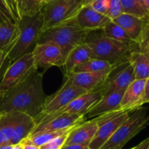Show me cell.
Here are the masks:
<instances>
[{
	"label": "cell",
	"instance_id": "obj_1",
	"mask_svg": "<svg viewBox=\"0 0 149 149\" xmlns=\"http://www.w3.org/2000/svg\"><path fill=\"white\" fill-rule=\"evenodd\" d=\"M43 74L38 70L0 99V112H21L35 117L43 109L47 99L42 85Z\"/></svg>",
	"mask_w": 149,
	"mask_h": 149
},
{
	"label": "cell",
	"instance_id": "obj_2",
	"mask_svg": "<svg viewBox=\"0 0 149 149\" xmlns=\"http://www.w3.org/2000/svg\"><path fill=\"white\" fill-rule=\"evenodd\" d=\"M85 42L92 51V58L117 64L129 59L134 51H139L137 42L125 43L106 37L101 29L91 30L87 33Z\"/></svg>",
	"mask_w": 149,
	"mask_h": 149
},
{
	"label": "cell",
	"instance_id": "obj_3",
	"mask_svg": "<svg viewBox=\"0 0 149 149\" xmlns=\"http://www.w3.org/2000/svg\"><path fill=\"white\" fill-rule=\"evenodd\" d=\"M19 32L14 42L5 49L9 64L31 53L38 42L43 25L42 11L33 16H22L18 21Z\"/></svg>",
	"mask_w": 149,
	"mask_h": 149
},
{
	"label": "cell",
	"instance_id": "obj_4",
	"mask_svg": "<svg viewBox=\"0 0 149 149\" xmlns=\"http://www.w3.org/2000/svg\"><path fill=\"white\" fill-rule=\"evenodd\" d=\"M89 32L79 27L74 19L41 32L37 44L46 42H55L61 49L65 61L68 54L75 47L85 42Z\"/></svg>",
	"mask_w": 149,
	"mask_h": 149
},
{
	"label": "cell",
	"instance_id": "obj_5",
	"mask_svg": "<svg viewBox=\"0 0 149 149\" xmlns=\"http://www.w3.org/2000/svg\"><path fill=\"white\" fill-rule=\"evenodd\" d=\"M148 122L147 108L140 107L133 111L100 149H122L128 141L146 127Z\"/></svg>",
	"mask_w": 149,
	"mask_h": 149
},
{
	"label": "cell",
	"instance_id": "obj_6",
	"mask_svg": "<svg viewBox=\"0 0 149 149\" xmlns=\"http://www.w3.org/2000/svg\"><path fill=\"white\" fill-rule=\"evenodd\" d=\"M86 0H51L43 10L42 32L75 19Z\"/></svg>",
	"mask_w": 149,
	"mask_h": 149
},
{
	"label": "cell",
	"instance_id": "obj_7",
	"mask_svg": "<svg viewBox=\"0 0 149 149\" xmlns=\"http://www.w3.org/2000/svg\"><path fill=\"white\" fill-rule=\"evenodd\" d=\"M38 70L34 65L32 53L26 54L8 64L0 80V99L10 90L24 81Z\"/></svg>",
	"mask_w": 149,
	"mask_h": 149
},
{
	"label": "cell",
	"instance_id": "obj_8",
	"mask_svg": "<svg viewBox=\"0 0 149 149\" xmlns=\"http://www.w3.org/2000/svg\"><path fill=\"white\" fill-rule=\"evenodd\" d=\"M135 80L133 65L130 59H128L115 64L106 81L94 90L99 91L102 96H104L113 92L125 91Z\"/></svg>",
	"mask_w": 149,
	"mask_h": 149
},
{
	"label": "cell",
	"instance_id": "obj_9",
	"mask_svg": "<svg viewBox=\"0 0 149 149\" xmlns=\"http://www.w3.org/2000/svg\"><path fill=\"white\" fill-rule=\"evenodd\" d=\"M86 92L88 91L74 84L71 77L67 76L62 86L53 94L47 96L42 111L36 116H43L53 113Z\"/></svg>",
	"mask_w": 149,
	"mask_h": 149
},
{
	"label": "cell",
	"instance_id": "obj_10",
	"mask_svg": "<svg viewBox=\"0 0 149 149\" xmlns=\"http://www.w3.org/2000/svg\"><path fill=\"white\" fill-rule=\"evenodd\" d=\"M102 94L97 90H93L86 92L71 101L66 106L59 110L43 116H35L33 120L36 125L42 124L61 114H84L93 105L102 98Z\"/></svg>",
	"mask_w": 149,
	"mask_h": 149
},
{
	"label": "cell",
	"instance_id": "obj_11",
	"mask_svg": "<svg viewBox=\"0 0 149 149\" xmlns=\"http://www.w3.org/2000/svg\"><path fill=\"white\" fill-rule=\"evenodd\" d=\"M31 53L33 63L37 69L41 67L44 70H47L54 66L63 67L64 64L61 49L53 42L36 44Z\"/></svg>",
	"mask_w": 149,
	"mask_h": 149
},
{
	"label": "cell",
	"instance_id": "obj_12",
	"mask_svg": "<svg viewBox=\"0 0 149 149\" xmlns=\"http://www.w3.org/2000/svg\"><path fill=\"white\" fill-rule=\"evenodd\" d=\"M85 121L84 114H61L46 122L35 126L29 137L46 131L68 129Z\"/></svg>",
	"mask_w": 149,
	"mask_h": 149
},
{
	"label": "cell",
	"instance_id": "obj_13",
	"mask_svg": "<svg viewBox=\"0 0 149 149\" xmlns=\"http://www.w3.org/2000/svg\"><path fill=\"white\" fill-rule=\"evenodd\" d=\"M129 116L130 112L124 111L119 115L99 124L97 132L89 145V147L91 149H100Z\"/></svg>",
	"mask_w": 149,
	"mask_h": 149
},
{
	"label": "cell",
	"instance_id": "obj_14",
	"mask_svg": "<svg viewBox=\"0 0 149 149\" xmlns=\"http://www.w3.org/2000/svg\"><path fill=\"white\" fill-rule=\"evenodd\" d=\"M146 79L135 80L129 85L125 91L118 110L133 112L140 107H142L143 96L145 89Z\"/></svg>",
	"mask_w": 149,
	"mask_h": 149
},
{
	"label": "cell",
	"instance_id": "obj_15",
	"mask_svg": "<svg viewBox=\"0 0 149 149\" xmlns=\"http://www.w3.org/2000/svg\"><path fill=\"white\" fill-rule=\"evenodd\" d=\"M98 129V124L95 118L87 120L76 126L68 134L64 145H89L94 138Z\"/></svg>",
	"mask_w": 149,
	"mask_h": 149
},
{
	"label": "cell",
	"instance_id": "obj_16",
	"mask_svg": "<svg viewBox=\"0 0 149 149\" xmlns=\"http://www.w3.org/2000/svg\"><path fill=\"white\" fill-rule=\"evenodd\" d=\"M124 92L125 91L113 92L102 96L101 99H99L84 113V118L86 121L116 110H118Z\"/></svg>",
	"mask_w": 149,
	"mask_h": 149
},
{
	"label": "cell",
	"instance_id": "obj_17",
	"mask_svg": "<svg viewBox=\"0 0 149 149\" xmlns=\"http://www.w3.org/2000/svg\"><path fill=\"white\" fill-rule=\"evenodd\" d=\"M75 20L81 29L91 31L103 29L112 20L105 15L97 13L89 6H84L77 14Z\"/></svg>",
	"mask_w": 149,
	"mask_h": 149
},
{
	"label": "cell",
	"instance_id": "obj_18",
	"mask_svg": "<svg viewBox=\"0 0 149 149\" xmlns=\"http://www.w3.org/2000/svg\"><path fill=\"white\" fill-rule=\"evenodd\" d=\"M113 66L109 70L104 71L97 72H72L68 76L71 77L73 83L76 86L86 91H91L106 81Z\"/></svg>",
	"mask_w": 149,
	"mask_h": 149
},
{
	"label": "cell",
	"instance_id": "obj_19",
	"mask_svg": "<svg viewBox=\"0 0 149 149\" xmlns=\"http://www.w3.org/2000/svg\"><path fill=\"white\" fill-rule=\"evenodd\" d=\"M91 58H93L91 48L86 42L75 47L68 54L63 65L65 77L71 74L76 67Z\"/></svg>",
	"mask_w": 149,
	"mask_h": 149
},
{
	"label": "cell",
	"instance_id": "obj_20",
	"mask_svg": "<svg viewBox=\"0 0 149 149\" xmlns=\"http://www.w3.org/2000/svg\"><path fill=\"white\" fill-rule=\"evenodd\" d=\"M148 18H143L132 15L122 13L112 20L120 26L134 42H137Z\"/></svg>",
	"mask_w": 149,
	"mask_h": 149
},
{
	"label": "cell",
	"instance_id": "obj_21",
	"mask_svg": "<svg viewBox=\"0 0 149 149\" xmlns=\"http://www.w3.org/2000/svg\"><path fill=\"white\" fill-rule=\"evenodd\" d=\"M20 113L17 111L0 112V146L10 144L13 129Z\"/></svg>",
	"mask_w": 149,
	"mask_h": 149
},
{
	"label": "cell",
	"instance_id": "obj_22",
	"mask_svg": "<svg viewBox=\"0 0 149 149\" xmlns=\"http://www.w3.org/2000/svg\"><path fill=\"white\" fill-rule=\"evenodd\" d=\"M36 126L33 117L21 112L13 129L10 144L20 143L23 139L27 138Z\"/></svg>",
	"mask_w": 149,
	"mask_h": 149
},
{
	"label": "cell",
	"instance_id": "obj_23",
	"mask_svg": "<svg viewBox=\"0 0 149 149\" xmlns=\"http://www.w3.org/2000/svg\"><path fill=\"white\" fill-rule=\"evenodd\" d=\"M134 67L135 80L148 79L149 77V58L146 53L134 51L129 58Z\"/></svg>",
	"mask_w": 149,
	"mask_h": 149
},
{
	"label": "cell",
	"instance_id": "obj_24",
	"mask_svg": "<svg viewBox=\"0 0 149 149\" xmlns=\"http://www.w3.org/2000/svg\"><path fill=\"white\" fill-rule=\"evenodd\" d=\"M19 32L18 23L10 21L0 23V49L5 50L14 42Z\"/></svg>",
	"mask_w": 149,
	"mask_h": 149
},
{
	"label": "cell",
	"instance_id": "obj_25",
	"mask_svg": "<svg viewBox=\"0 0 149 149\" xmlns=\"http://www.w3.org/2000/svg\"><path fill=\"white\" fill-rule=\"evenodd\" d=\"M20 19L17 0H0V23H17Z\"/></svg>",
	"mask_w": 149,
	"mask_h": 149
},
{
	"label": "cell",
	"instance_id": "obj_26",
	"mask_svg": "<svg viewBox=\"0 0 149 149\" xmlns=\"http://www.w3.org/2000/svg\"><path fill=\"white\" fill-rule=\"evenodd\" d=\"M51 0H17L20 17L33 16L43 10Z\"/></svg>",
	"mask_w": 149,
	"mask_h": 149
},
{
	"label": "cell",
	"instance_id": "obj_27",
	"mask_svg": "<svg viewBox=\"0 0 149 149\" xmlns=\"http://www.w3.org/2000/svg\"><path fill=\"white\" fill-rule=\"evenodd\" d=\"M102 31L106 37L115 40L125 42V43L134 42V41L130 37L126 32L120 26L114 23L113 20H111L109 23H108L102 29Z\"/></svg>",
	"mask_w": 149,
	"mask_h": 149
},
{
	"label": "cell",
	"instance_id": "obj_28",
	"mask_svg": "<svg viewBox=\"0 0 149 149\" xmlns=\"http://www.w3.org/2000/svg\"><path fill=\"white\" fill-rule=\"evenodd\" d=\"M113 65L103 60L91 58L76 67L73 72H97L109 70Z\"/></svg>",
	"mask_w": 149,
	"mask_h": 149
},
{
	"label": "cell",
	"instance_id": "obj_29",
	"mask_svg": "<svg viewBox=\"0 0 149 149\" xmlns=\"http://www.w3.org/2000/svg\"><path fill=\"white\" fill-rule=\"evenodd\" d=\"M123 13L132 15L137 17L148 18L149 13L136 0H120Z\"/></svg>",
	"mask_w": 149,
	"mask_h": 149
},
{
	"label": "cell",
	"instance_id": "obj_30",
	"mask_svg": "<svg viewBox=\"0 0 149 149\" xmlns=\"http://www.w3.org/2000/svg\"><path fill=\"white\" fill-rule=\"evenodd\" d=\"M137 43L138 45L140 52L146 53L149 51V18L147 19L143 28Z\"/></svg>",
	"mask_w": 149,
	"mask_h": 149
},
{
	"label": "cell",
	"instance_id": "obj_31",
	"mask_svg": "<svg viewBox=\"0 0 149 149\" xmlns=\"http://www.w3.org/2000/svg\"><path fill=\"white\" fill-rule=\"evenodd\" d=\"M122 13H123V10H122L120 0H107L106 16L113 20Z\"/></svg>",
	"mask_w": 149,
	"mask_h": 149
},
{
	"label": "cell",
	"instance_id": "obj_32",
	"mask_svg": "<svg viewBox=\"0 0 149 149\" xmlns=\"http://www.w3.org/2000/svg\"><path fill=\"white\" fill-rule=\"evenodd\" d=\"M85 6H89L97 13L106 15L107 0H86Z\"/></svg>",
	"mask_w": 149,
	"mask_h": 149
},
{
	"label": "cell",
	"instance_id": "obj_33",
	"mask_svg": "<svg viewBox=\"0 0 149 149\" xmlns=\"http://www.w3.org/2000/svg\"><path fill=\"white\" fill-rule=\"evenodd\" d=\"M68 131V132H65V133H64V134H61V135L58 136V137H57L56 138L53 139V140H51V141L49 142V143H46V144L61 149V148H62L63 146L64 145V144H65V141H66L67 137H68V134H69L70 131Z\"/></svg>",
	"mask_w": 149,
	"mask_h": 149
},
{
	"label": "cell",
	"instance_id": "obj_34",
	"mask_svg": "<svg viewBox=\"0 0 149 149\" xmlns=\"http://www.w3.org/2000/svg\"><path fill=\"white\" fill-rule=\"evenodd\" d=\"M9 62L7 58V52L5 50L0 49V80L4 74Z\"/></svg>",
	"mask_w": 149,
	"mask_h": 149
},
{
	"label": "cell",
	"instance_id": "obj_35",
	"mask_svg": "<svg viewBox=\"0 0 149 149\" xmlns=\"http://www.w3.org/2000/svg\"><path fill=\"white\" fill-rule=\"evenodd\" d=\"M23 146V149H40V147L32 143L29 138H25L20 142Z\"/></svg>",
	"mask_w": 149,
	"mask_h": 149
},
{
	"label": "cell",
	"instance_id": "obj_36",
	"mask_svg": "<svg viewBox=\"0 0 149 149\" xmlns=\"http://www.w3.org/2000/svg\"><path fill=\"white\" fill-rule=\"evenodd\" d=\"M149 103V77L146 79V82L145 89H144V93L143 96L142 102H141V105H143L144 104Z\"/></svg>",
	"mask_w": 149,
	"mask_h": 149
},
{
	"label": "cell",
	"instance_id": "obj_37",
	"mask_svg": "<svg viewBox=\"0 0 149 149\" xmlns=\"http://www.w3.org/2000/svg\"><path fill=\"white\" fill-rule=\"evenodd\" d=\"M61 149H91L89 145H63Z\"/></svg>",
	"mask_w": 149,
	"mask_h": 149
},
{
	"label": "cell",
	"instance_id": "obj_38",
	"mask_svg": "<svg viewBox=\"0 0 149 149\" xmlns=\"http://www.w3.org/2000/svg\"><path fill=\"white\" fill-rule=\"evenodd\" d=\"M131 149H149V138L146 139L139 145Z\"/></svg>",
	"mask_w": 149,
	"mask_h": 149
},
{
	"label": "cell",
	"instance_id": "obj_39",
	"mask_svg": "<svg viewBox=\"0 0 149 149\" xmlns=\"http://www.w3.org/2000/svg\"><path fill=\"white\" fill-rule=\"evenodd\" d=\"M40 149H61V148L53 147V146L49 145H47V144H45V145H43L40 146Z\"/></svg>",
	"mask_w": 149,
	"mask_h": 149
},
{
	"label": "cell",
	"instance_id": "obj_40",
	"mask_svg": "<svg viewBox=\"0 0 149 149\" xmlns=\"http://www.w3.org/2000/svg\"><path fill=\"white\" fill-rule=\"evenodd\" d=\"M13 145H10V144H7V145H4L0 146V149H12L13 148Z\"/></svg>",
	"mask_w": 149,
	"mask_h": 149
},
{
	"label": "cell",
	"instance_id": "obj_41",
	"mask_svg": "<svg viewBox=\"0 0 149 149\" xmlns=\"http://www.w3.org/2000/svg\"><path fill=\"white\" fill-rule=\"evenodd\" d=\"M12 149H23V146H22L21 143H18V144L14 145L13 146V148Z\"/></svg>",
	"mask_w": 149,
	"mask_h": 149
},
{
	"label": "cell",
	"instance_id": "obj_42",
	"mask_svg": "<svg viewBox=\"0 0 149 149\" xmlns=\"http://www.w3.org/2000/svg\"><path fill=\"white\" fill-rule=\"evenodd\" d=\"M144 4H145L146 10L149 13V0H144Z\"/></svg>",
	"mask_w": 149,
	"mask_h": 149
},
{
	"label": "cell",
	"instance_id": "obj_43",
	"mask_svg": "<svg viewBox=\"0 0 149 149\" xmlns=\"http://www.w3.org/2000/svg\"><path fill=\"white\" fill-rule=\"evenodd\" d=\"M136 1H138L140 4H141L142 7H143L145 8V4H144V0H136ZM146 9V8H145Z\"/></svg>",
	"mask_w": 149,
	"mask_h": 149
},
{
	"label": "cell",
	"instance_id": "obj_44",
	"mask_svg": "<svg viewBox=\"0 0 149 149\" xmlns=\"http://www.w3.org/2000/svg\"><path fill=\"white\" fill-rule=\"evenodd\" d=\"M146 53H147V55H148V58H149V51H148V52H146Z\"/></svg>",
	"mask_w": 149,
	"mask_h": 149
},
{
	"label": "cell",
	"instance_id": "obj_45",
	"mask_svg": "<svg viewBox=\"0 0 149 149\" xmlns=\"http://www.w3.org/2000/svg\"><path fill=\"white\" fill-rule=\"evenodd\" d=\"M130 149H131V148H130Z\"/></svg>",
	"mask_w": 149,
	"mask_h": 149
}]
</instances>
